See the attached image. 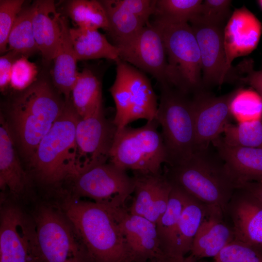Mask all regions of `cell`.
Returning <instances> with one entry per match:
<instances>
[{
	"mask_svg": "<svg viewBox=\"0 0 262 262\" xmlns=\"http://www.w3.org/2000/svg\"><path fill=\"white\" fill-rule=\"evenodd\" d=\"M63 211L72 223L92 262H133L120 229L118 208L69 196Z\"/></svg>",
	"mask_w": 262,
	"mask_h": 262,
	"instance_id": "obj_1",
	"label": "cell"
},
{
	"mask_svg": "<svg viewBox=\"0 0 262 262\" xmlns=\"http://www.w3.org/2000/svg\"><path fill=\"white\" fill-rule=\"evenodd\" d=\"M163 174L171 184L226 216L237 183L217 151L198 149L186 161L166 166Z\"/></svg>",
	"mask_w": 262,
	"mask_h": 262,
	"instance_id": "obj_2",
	"label": "cell"
},
{
	"mask_svg": "<svg viewBox=\"0 0 262 262\" xmlns=\"http://www.w3.org/2000/svg\"><path fill=\"white\" fill-rule=\"evenodd\" d=\"M65 102L61 115L29 159L35 176L49 184L77 177L76 130L80 117L70 99Z\"/></svg>",
	"mask_w": 262,
	"mask_h": 262,
	"instance_id": "obj_3",
	"label": "cell"
},
{
	"mask_svg": "<svg viewBox=\"0 0 262 262\" xmlns=\"http://www.w3.org/2000/svg\"><path fill=\"white\" fill-rule=\"evenodd\" d=\"M65 103L44 80L35 82L13 102L10 110L13 129L29 159L61 115Z\"/></svg>",
	"mask_w": 262,
	"mask_h": 262,
	"instance_id": "obj_4",
	"label": "cell"
},
{
	"mask_svg": "<svg viewBox=\"0 0 262 262\" xmlns=\"http://www.w3.org/2000/svg\"><path fill=\"white\" fill-rule=\"evenodd\" d=\"M156 119L162 128L167 166L180 164L197 150L192 97L168 85H160Z\"/></svg>",
	"mask_w": 262,
	"mask_h": 262,
	"instance_id": "obj_5",
	"label": "cell"
},
{
	"mask_svg": "<svg viewBox=\"0 0 262 262\" xmlns=\"http://www.w3.org/2000/svg\"><path fill=\"white\" fill-rule=\"evenodd\" d=\"M165 48L166 85L187 94L202 89L200 52L191 25L154 19Z\"/></svg>",
	"mask_w": 262,
	"mask_h": 262,
	"instance_id": "obj_6",
	"label": "cell"
},
{
	"mask_svg": "<svg viewBox=\"0 0 262 262\" xmlns=\"http://www.w3.org/2000/svg\"><path fill=\"white\" fill-rule=\"evenodd\" d=\"M156 119L136 128L117 129L111 147L110 163L134 173L157 174L166 163V153Z\"/></svg>",
	"mask_w": 262,
	"mask_h": 262,
	"instance_id": "obj_7",
	"label": "cell"
},
{
	"mask_svg": "<svg viewBox=\"0 0 262 262\" xmlns=\"http://www.w3.org/2000/svg\"><path fill=\"white\" fill-rule=\"evenodd\" d=\"M33 220L39 262H92L76 229L63 210L42 206Z\"/></svg>",
	"mask_w": 262,
	"mask_h": 262,
	"instance_id": "obj_8",
	"label": "cell"
},
{
	"mask_svg": "<svg viewBox=\"0 0 262 262\" xmlns=\"http://www.w3.org/2000/svg\"><path fill=\"white\" fill-rule=\"evenodd\" d=\"M115 62L116 76L109 91L115 106L113 122L117 129L137 119H156L157 97L148 78L121 59Z\"/></svg>",
	"mask_w": 262,
	"mask_h": 262,
	"instance_id": "obj_9",
	"label": "cell"
},
{
	"mask_svg": "<svg viewBox=\"0 0 262 262\" xmlns=\"http://www.w3.org/2000/svg\"><path fill=\"white\" fill-rule=\"evenodd\" d=\"M74 180L75 196L87 197L114 208L125 207L135 182L134 178L130 177L127 171L111 163L95 166Z\"/></svg>",
	"mask_w": 262,
	"mask_h": 262,
	"instance_id": "obj_10",
	"label": "cell"
},
{
	"mask_svg": "<svg viewBox=\"0 0 262 262\" xmlns=\"http://www.w3.org/2000/svg\"><path fill=\"white\" fill-rule=\"evenodd\" d=\"M0 262H39L33 220L12 204L0 210Z\"/></svg>",
	"mask_w": 262,
	"mask_h": 262,
	"instance_id": "obj_11",
	"label": "cell"
},
{
	"mask_svg": "<svg viewBox=\"0 0 262 262\" xmlns=\"http://www.w3.org/2000/svg\"><path fill=\"white\" fill-rule=\"evenodd\" d=\"M116 131L113 120L105 117L103 107L92 115L79 118L76 130L77 177L106 163Z\"/></svg>",
	"mask_w": 262,
	"mask_h": 262,
	"instance_id": "obj_12",
	"label": "cell"
},
{
	"mask_svg": "<svg viewBox=\"0 0 262 262\" xmlns=\"http://www.w3.org/2000/svg\"><path fill=\"white\" fill-rule=\"evenodd\" d=\"M115 46L119 58L166 85L167 56L162 33L153 23L144 26L131 38Z\"/></svg>",
	"mask_w": 262,
	"mask_h": 262,
	"instance_id": "obj_13",
	"label": "cell"
},
{
	"mask_svg": "<svg viewBox=\"0 0 262 262\" xmlns=\"http://www.w3.org/2000/svg\"><path fill=\"white\" fill-rule=\"evenodd\" d=\"M239 87L218 97L203 89L193 94L197 149L209 147L230 123V104Z\"/></svg>",
	"mask_w": 262,
	"mask_h": 262,
	"instance_id": "obj_14",
	"label": "cell"
},
{
	"mask_svg": "<svg viewBox=\"0 0 262 262\" xmlns=\"http://www.w3.org/2000/svg\"><path fill=\"white\" fill-rule=\"evenodd\" d=\"M200 52L202 88L221 85L228 82L226 55L224 44L225 25L190 21Z\"/></svg>",
	"mask_w": 262,
	"mask_h": 262,
	"instance_id": "obj_15",
	"label": "cell"
},
{
	"mask_svg": "<svg viewBox=\"0 0 262 262\" xmlns=\"http://www.w3.org/2000/svg\"><path fill=\"white\" fill-rule=\"evenodd\" d=\"M235 240L262 251V203L246 190L235 189L227 207Z\"/></svg>",
	"mask_w": 262,
	"mask_h": 262,
	"instance_id": "obj_16",
	"label": "cell"
},
{
	"mask_svg": "<svg viewBox=\"0 0 262 262\" xmlns=\"http://www.w3.org/2000/svg\"><path fill=\"white\" fill-rule=\"evenodd\" d=\"M262 33L261 22L245 6L233 11L224 29L228 79L232 62L252 52L257 48Z\"/></svg>",
	"mask_w": 262,
	"mask_h": 262,
	"instance_id": "obj_17",
	"label": "cell"
},
{
	"mask_svg": "<svg viewBox=\"0 0 262 262\" xmlns=\"http://www.w3.org/2000/svg\"><path fill=\"white\" fill-rule=\"evenodd\" d=\"M117 216L133 262H149L164 254L155 223L125 207L118 209Z\"/></svg>",
	"mask_w": 262,
	"mask_h": 262,
	"instance_id": "obj_18",
	"label": "cell"
},
{
	"mask_svg": "<svg viewBox=\"0 0 262 262\" xmlns=\"http://www.w3.org/2000/svg\"><path fill=\"white\" fill-rule=\"evenodd\" d=\"M134 197L128 211L156 224L165 211L172 184L161 173H134Z\"/></svg>",
	"mask_w": 262,
	"mask_h": 262,
	"instance_id": "obj_19",
	"label": "cell"
},
{
	"mask_svg": "<svg viewBox=\"0 0 262 262\" xmlns=\"http://www.w3.org/2000/svg\"><path fill=\"white\" fill-rule=\"evenodd\" d=\"M219 209L209 207L208 213L194 239L191 255L196 258L215 257L235 239L232 227L225 223Z\"/></svg>",
	"mask_w": 262,
	"mask_h": 262,
	"instance_id": "obj_20",
	"label": "cell"
},
{
	"mask_svg": "<svg viewBox=\"0 0 262 262\" xmlns=\"http://www.w3.org/2000/svg\"><path fill=\"white\" fill-rule=\"evenodd\" d=\"M212 144L224 162L238 185L250 181H262V148L233 146L221 136Z\"/></svg>",
	"mask_w": 262,
	"mask_h": 262,
	"instance_id": "obj_21",
	"label": "cell"
},
{
	"mask_svg": "<svg viewBox=\"0 0 262 262\" xmlns=\"http://www.w3.org/2000/svg\"><path fill=\"white\" fill-rule=\"evenodd\" d=\"M32 5L34 39L43 60L49 63L54 57L60 38L61 14L54 0H37Z\"/></svg>",
	"mask_w": 262,
	"mask_h": 262,
	"instance_id": "obj_22",
	"label": "cell"
},
{
	"mask_svg": "<svg viewBox=\"0 0 262 262\" xmlns=\"http://www.w3.org/2000/svg\"><path fill=\"white\" fill-rule=\"evenodd\" d=\"M28 182L16 154L10 128L2 115L0 119V188L8 190L14 197H18Z\"/></svg>",
	"mask_w": 262,
	"mask_h": 262,
	"instance_id": "obj_23",
	"label": "cell"
},
{
	"mask_svg": "<svg viewBox=\"0 0 262 262\" xmlns=\"http://www.w3.org/2000/svg\"><path fill=\"white\" fill-rule=\"evenodd\" d=\"M61 35L58 46L53 59L54 65L51 71L53 84L65 100L70 99L72 88L77 80L79 71L78 61L70 34L67 18L60 17Z\"/></svg>",
	"mask_w": 262,
	"mask_h": 262,
	"instance_id": "obj_24",
	"label": "cell"
},
{
	"mask_svg": "<svg viewBox=\"0 0 262 262\" xmlns=\"http://www.w3.org/2000/svg\"><path fill=\"white\" fill-rule=\"evenodd\" d=\"M70 34L78 61L104 58L117 61L118 48L98 30L70 28Z\"/></svg>",
	"mask_w": 262,
	"mask_h": 262,
	"instance_id": "obj_25",
	"label": "cell"
},
{
	"mask_svg": "<svg viewBox=\"0 0 262 262\" xmlns=\"http://www.w3.org/2000/svg\"><path fill=\"white\" fill-rule=\"evenodd\" d=\"M70 97L80 118L92 115L103 107L101 84L91 69L84 67L79 72Z\"/></svg>",
	"mask_w": 262,
	"mask_h": 262,
	"instance_id": "obj_26",
	"label": "cell"
},
{
	"mask_svg": "<svg viewBox=\"0 0 262 262\" xmlns=\"http://www.w3.org/2000/svg\"><path fill=\"white\" fill-rule=\"evenodd\" d=\"M186 196V192L172 184L166 209L156 224L162 250L164 254H177V229Z\"/></svg>",
	"mask_w": 262,
	"mask_h": 262,
	"instance_id": "obj_27",
	"label": "cell"
},
{
	"mask_svg": "<svg viewBox=\"0 0 262 262\" xmlns=\"http://www.w3.org/2000/svg\"><path fill=\"white\" fill-rule=\"evenodd\" d=\"M209 207L187 193L177 229V254L191 251L196 234L206 217Z\"/></svg>",
	"mask_w": 262,
	"mask_h": 262,
	"instance_id": "obj_28",
	"label": "cell"
},
{
	"mask_svg": "<svg viewBox=\"0 0 262 262\" xmlns=\"http://www.w3.org/2000/svg\"><path fill=\"white\" fill-rule=\"evenodd\" d=\"M100 1L108 17L109 27L107 32L114 45L131 38L148 24L136 15L118 6L114 0Z\"/></svg>",
	"mask_w": 262,
	"mask_h": 262,
	"instance_id": "obj_29",
	"label": "cell"
},
{
	"mask_svg": "<svg viewBox=\"0 0 262 262\" xmlns=\"http://www.w3.org/2000/svg\"><path fill=\"white\" fill-rule=\"evenodd\" d=\"M66 11L68 17L82 29L107 31L109 23L106 10L100 0H72L68 1Z\"/></svg>",
	"mask_w": 262,
	"mask_h": 262,
	"instance_id": "obj_30",
	"label": "cell"
},
{
	"mask_svg": "<svg viewBox=\"0 0 262 262\" xmlns=\"http://www.w3.org/2000/svg\"><path fill=\"white\" fill-rule=\"evenodd\" d=\"M33 5L23 7L18 14L8 39V51L29 56L39 52L33 33Z\"/></svg>",
	"mask_w": 262,
	"mask_h": 262,
	"instance_id": "obj_31",
	"label": "cell"
},
{
	"mask_svg": "<svg viewBox=\"0 0 262 262\" xmlns=\"http://www.w3.org/2000/svg\"><path fill=\"white\" fill-rule=\"evenodd\" d=\"M203 0H157L155 19L172 23H188L197 16Z\"/></svg>",
	"mask_w": 262,
	"mask_h": 262,
	"instance_id": "obj_32",
	"label": "cell"
},
{
	"mask_svg": "<svg viewBox=\"0 0 262 262\" xmlns=\"http://www.w3.org/2000/svg\"><path fill=\"white\" fill-rule=\"evenodd\" d=\"M231 117L238 123L262 119V98L253 89L240 87L230 104Z\"/></svg>",
	"mask_w": 262,
	"mask_h": 262,
	"instance_id": "obj_33",
	"label": "cell"
},
{
	"mask_svg": "<svg viewBox=\"0 0 262 262\" xmlns=\"http://www.w3.org/2000/svg\"><path fill=\"white\" fill-rule=\"evenodd\" d=\"M223 134L221 138L228 145L262 148V119L236 125L229 123Z\"/></svg>",
	"mask_w": 262,
	"mask_h": 262,
	"instance_id": "obj_34",
	"label": "cell"
},
{
	"mask_svg": "<svg viewBox=\"0 0 262 262\" xmlns=\"http://www.w3.org/2000/svg\"><path fill=\"white\" fill-rule=\"evenodd\" d=\"M214 259L213 262H262V251L234 240Z\"/></svg>",
	"mask_w": 262,
	"mask_h": 262,
	"instance_id": "obj_35",
	"label": "cell"
},
{
	"mask_svg": "<svg viewBox=\"0 0 262 262\" xmlns=\"http://www.w3.org/2000/svg\"><path fill=\"white\" fill-rule=\"evenodd\" d=\"M24 0H0V52L8 51V39L18 14L23 8Z\"/></svg>",
	"mask_w": 262,
	"mask_h": 262,
	"instance_id": "obj_36",
	"label": "cell"
},
{
	"mask_svg": "<svg viewBox=\"0 0 262 262\" xmlns=\"http://www.w3.org/2000/svg\"><path fill=\"white\" fill-rule=\"evenodd\" d=\"M38 73L36 64L21 56L14 63L10 86L15 90L24 91L36 82Z\"/></svg>",
	"mask_w": 262,
	"mask_h": 262,
	"instance_id": "obj_37",
	"label": "cell"
},
{
	"mask_svg": "<svg viewBox=\"0 0 262 262\" xmlns=\"http://www.w3.org/2000/svg\"><path fill=\"white\" fill-rule=\"evenodd\" d=\"M231 1L229 0H203L199 13L193 19L218 25H226L232 13Z\"/></svg>",
	"mask_w": 262,
	"mask_h": 262,
	"instance_id": "obj_38",
	"label": "cell"
},
{
	"mask_svg": "<svg viewBox=\"0 0 262 262\" xmlns=\"http://www.w3.org/2000/svg\"><path fill=\"white\" fill-rule=\"evenodd\" d=\"M231 79L232 82L250 86L262 98V68L255 70L252 60H245L236 67H233Z\"/></svg>",
	"mask_w": 262,
	"mask_h": 262,
	"instance_id": "obj_39",
	"label": "cell"
},
{
	"mask_svg": "<svg viewBox=\"0 0 262 262\" xmlns=\"http://www.w3.org/2000/svg\"><path fill=\"white\" fill-rule=\"evenodd\" d=\"M119 7L136 15L147 24L155 12L157 0H114Z\"/></svg>",
	"mask_w": 262,
	"mask_h": 262,
	"instance_id": "obj_40",
	"label": "cell"
},
{
	"mask_svg": "<svg viewBox=\"0 0 262 262\" xmlns=\"http://www.w3.org/2000/svg\"><path fill=\"white\" fill-rule=\"evenodd\" d=\"M22 56L13 51L9 50L0 57V90L4 92L10 86L12 68L15 61Z\"/></svg>",
	"mask_w": 262,
	"mask_h": 262,
	"instance_id": "obj_41",
	"label": "cell"
},
{
	"mask_svg": "<svg viewBox=\"0 0 262 262\" xmlns=\"http://www.w3.org/2000/svg\"><path fill=\"white\" fill-rule=\"evenodd\" d=\"M238 187L246 190L262 203V181L246 182L239 184Z\"/></svg>",
	"mask_w": 262,
	"mask_h": 262,
	"instance_id": "obj_42",
	"label": "cell"
},
{
	"mask_svg": "<svg viewBox=\"0 0 262 262\" xmlns=\"http://www.w3.org/2000/svg\"><path fill=\"white\" fill-rule=\"evenodd\" d=\"M149 262H197L196 259L190 254L185 256H174L164 254L160 257Z\"/></svg>",
	"mask_w": 262,
	"mask_h": 262,
	"instance_id": "obj_43",
	"label": "cell"
},
{
	"mask_svg": "<svg viewBox=\"0 0 262 262\" xmlns=\"http://www.w3.org/2000/svg\"><path fill=\"white\" fill-rule=\"evenodd\" d=\"M257 1L260 7L262 9V0H257Z\"/></svg>",
	"mask_w": 262,
	"mask_h": 262,
	"instance_id": "obj_44",
	"label": "cell"
}]
</instances>
